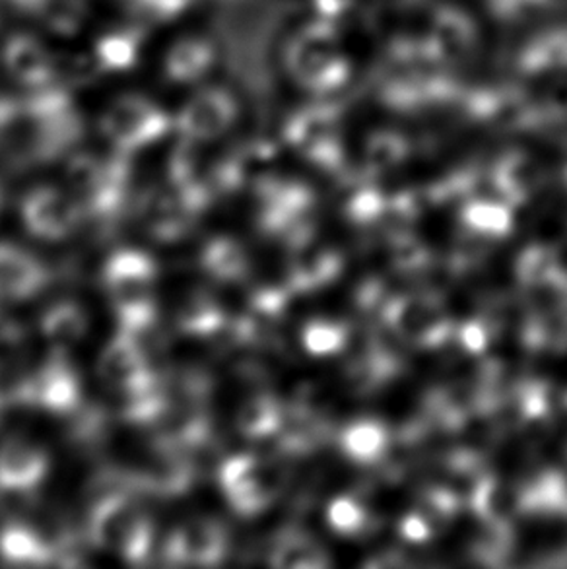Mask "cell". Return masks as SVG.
Segmentation results:
<instances>
[{"mask_svg": "<svg viewBox=\"0 0 567 569\" xmlns=\"http://www.w3.org/2000/svg\"><path fill=\"white\" fill-rule=\"evenodd\" d=\"M158 280L160 267L142 249L125 247L103 262L101 288L116 313L119 331L145 337L161 329Z\"/></svg>", "mask_w": 567, "mask_h": 569, "instance_id": "cell-1", "label": "cell"}, {"mask_svg": "<svg viewBox=\"0 0 567 569\" xmlns=\"http://www.w3.org/2000/svg\"><path fill=\"white\" fill-rule=\"evenodd\" d=\"M84 531L93 548L129 566H146L160 550L153 517L137 492L109 493L90 501Z\"/></svg>", "mask_w": 567, "mask_h": 569, "instance_id": "cell-2", "label": "cell"}, {"mask_svg": "<svg viewBox=\"0 0 567 569\" xmlns=\"http://www.w3.org/2000/svg\"><path fill=\"white\" fill-rule=\"evenodd\" d=\"M69 191L82 208L86 222L100 230H113L121 216L131 210V156L111 150V154L78 152L69 160Z\"/></svg>", "mask_w": 567, "mask_h": 569, "instance_id": "cell-3", "label": "cell"}, {"mask_svg": "<svg viewBox=\"0 0 567 569\" xmlns=\"http://www.w3.org/2000/svg\"><path fill=\"white\" fill-rule=\"evenodd\" d=\"M8 400L43 415L69 418L84 405L86 389L82 373L72 363L67 350L51 348L36 366L23 368L10 383Z\"/></svg>", "mask_w": 567, "mask_h": 569, "instance_id": "cell-4", "label": "cell"}, {"mask_svg": "<svg viewBox=\"0 0 567 569\" xmlns=\"http://www.w3.org/2000/svg\"><path fill=\"white\" fill-rule=\"evenodd\" d=\"M176 129V119L145 93L125 92L109 101L100 116V132L111 150L139 154Z\"/></svg>", "mask_w": 567, "mask_h": 569, "instance_id": "cell-5", "label": "cell"}, {"mask_svg": "<svg viewBox=\"0 0 567 569\" xmlns=\"http://www.w3.org/2000/svg\"><path fill=\"white\" fill-rule=\"evenodd\" d=\"M286 67L301 88L329 92L350 77V61L327 23L311 26L291 39Z\"/></svg>", "mask_w": 567, "mask_h": 569, "instance_id": "cell-6", "label": "cell"}, {"mask_svg": "<svg viewBox=\"0 0 567 569\" xmlns=\"http://www.w3.org/2000/svg\"><path fill=\"white\" fill-rule=\"evenodd\" d=\"M239 116L236 93L222 84H200L177 111L176 131L181 139L212 142L230 131Z\"/></svg>", "mask_w": 567, "mask_h": 569, "instance_id": "cell-7", "label": "cell"}, {"mask_svg": "<svg viewBox=\"0 0 567 569\" xmlns=\"http://www.w3.org/2000/svg\"><path fill=\"white\" fill-rule=\"evenodd\" d=\"M20 218L31 238L59 243L72 238L86 222L77 199L61 187L38 186L23 194Z\"/></svg>", "mask_w": 567, "mask_h": 569, "instance_id": "cell-8", "label": "cell"}, {"mask_svg": "<svg viewBox=\"0 0 567 569\" xmlns=\"http://www.w3.org/2000/svg\"><path fill=\"white\" fill-rule=\"evenodd\" d=\"M131 472L142 496L171 500L191 492L197 462L192 453L152 441L139 465L131 467Z\"/></svg>", "mask_w": 567, "mask_h": 569, "instance_id": "cell-9", "label": "cell"}, {"mask_svg": "<svg viewBox=\"0 0 567 569\" xmlns=\"http://www.w3.org/2000/svg\"><path fill=\"white\" fill-rule=\"evenodd\" d=\"M132 214L148 238L171 246L195 230L197 212L171 187H150L132 199Z\"/></svg>", "mask_w": 567, "mask_h": 569, "instance_id": "cell-10", "label": "cell"}, {"mask_svg": "<svg viewBox=\"0 0 567 569\" xmlns=\"http://www.w3.org/2000/svg\"><path fill=\"white\" fill-rule=\"evenodd\" d=\"M51 470L43 447L26 436H10L0 443V501L31 503Z\"/></svg>", "mask_w": 567, "mask_h": 569, "instance_id": "cell-11", "label": "cell"}, {"mask_svg": "<svg viewBox=\"0 0 567 569\" xmlns=\"http://www.w3.org/2000/svg\"><path fill=\"white\" fill-rule=\"evenodd\" d=\"M226 545L222 525L210 517H191L169 532L158 555L163 566L207 568L222 562Z\"/></svg>", "mask_w": 567, "mask_h": 569, "instance_id": "cell-12", "label": "cell"}, {"mask_svg": "<svg viewBox=\"0 0 567 569\" xmlns=\"http://www.w3.org/2000/svg\"><path fill=\"white\" fill-rule=\"evenodd\" d=\"M98 371L101 383L116 400L125 399L160 378L152 356L131 335L121 331L103 348Z\"/></svg>", "mask_w": 567, "mask_h": 569, "instance_id": "cell-13", "label": "cell"}, {"mask_svg": "<svg viewBox=\"0 0 567 569\" xmlns=\"http://www.w3.org/2000/svg\"><path fill=\"white\" fill-rule=\"evenodd\" d=\"M0 62L8 77L30 93L61 84L59 57L43 39L30 31H16L8 36L0 49Z\"/></svg>", "mask_w": 567, "mask_h": 569, "instance_id": "cell-14", "label": "cell"}, {"mask_svg": "<svg viewBox=\"0 0 567 569\" xmlns=\"http://www.w3.org/2000/svg\"><path fill=\"white\" fill-rule=\"evenodd\" d=\"M51 284V269L30 249L0 241V303L38 298Z\"/></svg>", "mask_w": 567, "mask_h": 569, "instance_id": "cell-15", "label": "cell"}, {"mask_svg": "<svg viewBox=\"0 0 567 569\" xmlns=\"http://www.w3.org/2000/svg\"><path fill=\"white\" fill-rule=\"evenodd\" d=\"M218 62L215 41L199 33L177 38L161 59V72L169 84L197 88L205 84Z\"/></svg>", "mask_w": 567, "mask_h": 569, "instance_id": "cell-16", "label": "cell"}, {"mask_svg": "<svg viewBox=\"0 0 567 569\" xmlns=\"http://www.w3.org/2000/svg\"><path fill=\"white\" fill-rule=\"evenodd\" d=\"M90 316L80 301L72 298L49 303L39 316V332L49 347L67 350L77 347L88 337Z\"/></svg>", "mask_w": 567, "mask_h": 569, "instance_id": "cell-17", "label": "cell"}, {"mask_svg": "<svg viewBox=\"0 0 567 569\" xmlns=\"http://www.w3.org/2000/svg\"><path fill=\"white\" fill-rule=\"evenodd\" d=\"M142 30L137 23L108 30L96 39L92 54L101 72H127L140 59Z\"/></svg>", "mask_w": 567, "mask_h": 569, "instance_id": "cell-18", "label": "cell"}, {"mask_svg": "<svg viewBox=\"0 0 567 569\" xmlns=\"http://www.w3.org/2000/svg\"><path fill=\"white\" fill-rule=\"evenodd\" d=\"M176 331L187 339H207L220 327V309L207 292L191 290L185 293L173 317Z\"/></svg>", "mask_w": 567, "mask_h": 569, "instance_id": "cell-19", "label": "cell"}, {"mask_svg": "<svg viewBox=\"0 0 567 569\" xmlns=\"http://www.w3.org/2000/svg\"><path fill=\"white\" fill-rule=\"evenodd\" d=\"M41 16L51 36L74 38L90 18V4L88 0H53Z\"/></svg>", "mask_w": 567, "mask_h": 569, "instance_id": "cell-20", "label": "cell"}, {"mask_svg": "<svg viewBox=\"0 0 567 569\" xmlns=\"http://www.w3.org/2000/svg\"><path fill=\"white\" fill-rule=\"evenodd\" d=\"M28 355V335L16 321L0 319V381L10 378V383L22 373Z\"/></svg>", "mask_w": 567, "mask_h": 569, "instance_id": "cell-21", "label": "cell"}, {"mask_svg": "<svg viewBox=\"0 0 567 569\" xmlns=\"http://www.w3.org/2000/svg\"><path fill=\"white\" fill-rule=\"evenodd\" d=\"M199 261L205 272L218 280H230L238 277L241 270V254L230 239L218 238L207 241V246L200 251Z\"/></svg>", "mask_w": 567, "mask_h": 569, "instance_id": "cell-22", "label": "cell"}, {"mask_svg": "<svg viewBox=\"0 0 567 569\" xmlns=\"http://www.w3.org/2000/svg\"><path fill=\"white\" fill-rule=\"evenodd\" d=\"M472 23L459 12H444L437 20L436 46L444 54H459L472 46Z\"/></svg>", "mask_w": 567, "mask_h": 569, "instance_id": "cell-23", "label": "cell"}, {"mask_svg": "<svg viewBox=\"0 0 567 569\" xmlns=\"http://www.w3.org/2000/svg\"><path fill=\"white\" fill-rule=\"evenodd\" d=\"M187 4L189 0H131L132 10L142 22H163L179 14Z\"/></svg>", "mask_w": 567, "mask_h": 569, "instance_id": "cell-24", "label": "cell"}, {"mask_svg": "<svg viewBox=\"0 0 567 569\" xmlns=\"http://www.w3.org/2000/svg\"><path fill=\"white\" fill-rule=\"evenodd\" d=\"M53 0H7L8 7L14 8L22 14L41 16Z\"/></svg>", "mask_w": 567, "mask_h": 569, "instance_id": "cell-25", "label": "cell"}, {"mask_svg": "<svg viewBox=\"0 0 567 569\" xmlns=\"http://www.w3.org/2000/svg\"><path fill=\"white\" fill-rule=\"evenodd\" d=\"M346 0H319V8L327 14H337L345 7Z\"/></svg>", "mask_w": 567, "mask_h": 569, "instance_id": "cell-26", "label": "cell"}, {"mask_svg": "<svg viewBox=\"0 0 567 569\" xmlns=\"http://www.w3.org/2000/svg\"><path fill=\"white\" fill-rule=\"evenodd\" d=\"M7 402H10L7 397V392L0 391V415H2V410L7 407Z\"/></svg>", "mask_w": 567, "mask_h": 569, "instance_id": "cell-27", "label": "cell"}, {"mask_svg": "<svg viewBox=\"0 0 567 569\" xmlns=\"http://www.w3.org/2000/svg\"><path fill=\"white\" fill-rule=\"evenodd\" d=\"M2 208H4V189L0 186V212H2Z\"/></svg>", "mask_w": 567, "mask_h": 569, "instance_id": "cell-28", "label": "cell"}]
</instances>
